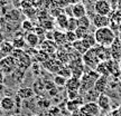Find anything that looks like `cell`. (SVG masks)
Wrapping results in <instances>:
<instances>
[{"mask_svg":"<svg viewBox=\"0 0 121 116\" xmlns=\"http://www.w3.org/2000/svg\"><path fill=\"white\" fill-rule=\"evenodd\" d=\"M100 108L95 102H90V103L83 104L81 108L78 109L80 116H98L100 114Z\"/></svg>","mask_w":121,"mask_h":116,"instance_id":"cell-5","label":"cell"},{"mask_svg":"<svg viewBox=\"0 0 121 116\" xmlns=\"http://www.w3.org/2000/svg\"><path fill=\"white\" fill-rule=\"evenodd\" d=\"M67 1H69V4H78V2H80V0H67Z\"/></svg>","mask_w":121,"mask_h":116,"instance_id":"cell-40","label":"cell"},{"mask_svg":"<svg viewBox=\"0 0 121 116\" xmlns=\"http://www.w3.org/2000/svg\"><path fill=\"white\" fill-rule=\"evenodd\" d=\"M100 77V75L95 69H90L87 72H84L83 76L81 77V89L82 92L86 93L87 90L92 89L94 87L96 79Z\"/></svg>","mask_w":121,"mask_h":116,"instance_id":"cell-2","label":"cell"},{"mask_svg":"<svg viewBox=\"0 0 121 116\" xmlns=\"http://www.w3.org/2000/svg\"><path fill=\"white\" fill-rule=\"evenodd\" d=\"M25 1H27V2H29V4H31L33 6H35V4H36V2H37L38 0H25Z\"/></svg>","mask_w":121,"mask_h":116,"instance_id":"cell-41","label":"cell"},{"mask_svg":"<svg viewBox=\"0 0 121 116\" xmlns=\"http://www.w3.org/2000/svg\"><path fill=\"white\" fill-rule=\"evenodd\" d=\"M94 38L96 41V45L110 48L117 37H116L114 31L110 27H104V28H98L95 30Z\"/></svg>","mask_w":121,"mask_h":116,"instance_id":"cell-1","label":"cell"},{"mask_svg":"<svg viewBox=\"0 0 121 116\" xmlns=\"http://www.w3.org/2000/svg\"><path fill=\"white\" fill-rule=\"evenodd\" d=\"M44 68L46 69V70H48L49 73H53V74H58V72L60 70V68L64 66V65L60 63V60H57L56 58H54L53 59L52 57L49 58V59L47 60V61H45L43 64Z\"/></svg>","mask_w":121,"mask_h":116,"instance_id":"cell-8","label":"cell"},{"mask_svg":"<svg viewBox=\"0 0 121 116\" xmlns=\"http://www.w3.org/2000/svg\"><path fill=\"white\" fill-rule=\"evenodd\" d=\"M53 40L55 41L57 46H64L67 44L66 41V36L63 30H55L54 35H53Z\"/></svg>","mask_w":121,"mask_h":116,"instance_id":"cell-20","label":"cell"},{"mask_svg":"<svg viewBox=\"0 0 121 116\" xmlns=\"http://www.w3.org/2000/svg\"><path fill=\"white\" fill-rule=\"evenodd\" d=\"M4 75L0 72V84H4Z\"/></svg>","mask_w":121,"mask_h":116,"instance_id":"cell-39","label":"cell"},{"mask_svg":"<svg viewBox=\"0 0 121 116\" xmlns=\"http://www.w3.org/2000/svg\"><path fill=\"white\" fill-rule=\"evenodd\" d=\"M19 97V98L22 99V100H25V99H29L31 97H34V89L31 88V87H22V88H19L17 90V94H16Z\"/></svg>","mask_w":121,"mask_h":116,"instance_id":"cell-19","label":"cell"},{"mask_svg":"<svg viewBox=\"0 0 121 116\" xmlns=\"http://www.w3.org/2000/svg\"><path fill=\"white\" fill-rule=\"evenodd\" d=\"M118 111H119V113H120V115H121V107L119 108V109H118Z\"/></svg>","mask_w":121,"mask_h":116,"instance_id":"cell-43","label":"cell"},{"mask_svg":"<svg viewBox=\"0 0 121 116\" xmlns=\"http://www.w3.org/2000/svg\"><path fill=\"white\" fill-rule=\"evenodd\" d=\"M25 40H26V44L28 47L36 48L39 44V36L35 34L34 31L26 32V35H25Z\"/></svg>","mask_w":121,"mask_h":116,"instance_id":"cell-18","label":"cell"},{"mask_svg":"<svg viewBox=\"0 0 121 116\" xmlns=\"http://www.w3.org/2000/svg\"><path fill=\"white\" fill-rule=\"evenodd\" d=\"M107 86H108V77L107 76H100L96 82L94 84V88L99 94H104V92L107 89Z\"/></svg>","mask_w":121,"mask_h":116,"instance_id":"cell-16","label":"cell"},{"mask_svg":"<svg viewBox=\"0 0 121 116\" xmlns=\"http://www.w3.org/2000/svg\"><path fill=\"white\" fill-rule=\"evenodd\" d=\"M25 52H26L27 55H29L30 57H36L37 56V54H38V50H37V49H36V48H33V47H28L26 49V50H25Z\"/></svg>","mask_w":121,"mask_h":116,"instance_id":"cell-35","label":"cell"},{"mask_svg":"<svg viewBox=\"0 0 121 116\" xmlns=\"http://www.w3.org/2000/svg\"><path fill=\"white\" fill-rule=\"evenodd\" d=\"M69 67L71 69V72H72V77L81 79V77L84 74V67H85V65L83 64L82 58L71 60L69 64Z\"/></svg>","mask_w":121,"mask_h":116,"instance_id":"cell-6","label":"cell"},{"mask_svg":"<svg viewBox=\"0 0 121 116\" xmlns=\"http://www.w3.org/2000/svg\"><path fill=\"white\" fill-rule=\"evenodd\" d=\"M13 50H15V47H13V43L9 41V40H4L0 46V52H2L4 56H10Z\"/></svg>","mask_w":121,"mask_h":116,"instance_id":"cell-23","label":"cell"},{"mask_svg":"<svg viewBox=\"0 0 121 116\" xmlns=\"http://www.w3.org/2000/svg\"><path fill=\"white\" fill-rule=\"evenodd\" d=\"M4 41V34L0 31V46H1V44Z\"/></svg>","mask_w":121,"mask_h":116,"instance_id":"cell-38","label":"cell"},{"mask_svg":"<svg viewBox=\"0 0 121 116\" xmlns=\"http://www.w3.org/2000/svg\"><path fill=\"white\" fill-rule=\"evenodd\" d=\"M78 27H82V28H85V29H89L91 24H92L91 19L87 17V15L82 18H80V19H78Z\"/></svg>","mask_w":121,"mask_h":116,"instance_id":"cell-28","label":"cell"},{"mask_svg":"<svg viewBox=\"0 0 121 116\" xmlns=\"http://www.w3.org/2000/svg\"><path fill=\"white\" fill-rule=\"evenodd\" d=\"M72 47L74 48V50H76V52H78V54H81L82 56L89 50V49L84 46V44H83V41L81 39H78L76 41H74V43L72 44Z\"/></svg>","mask_w":121,"mask_h":116,"instance_id":"cell-25","label":"cell"},{"mask_svg":"<svg viewBox=\"0 0 121 116\" xmlns=\"http://www.w3.org/2000/svg\"><path fill=\"white\" fill-rule=\"evenodd\" d=\"M8 4V0H0V7H4Z\"/></svg>","mask_w":121,"mask_h":116,"instance_id":"cell-37","label":"cell"},{"mask_svg":"<svg viewBox=\"0 0 121 116\" xmlns=\"http://www.w3.org/2000/svg\"><path fill=\"white\" fill-rule=\"evenodd\" d=\"M57 75H60V76L65 77L66 79H69V78L72 77V72H71V69H69V65H64V66L60 68V70L58 72Z\"/></svg>","mask_w":121,"mask_h":116,"instance_id":"cell-31","label":"cell"},{"mask_svg":"<svg viewBox=\"0 0 121 116\" xmlns=\"http://www.w3.org/2000/svg\"><path fill=\"white\" fill-rule=\"evenodd\" d=\"M91 21H92L93 26H94L96 29H98V28H104V27L110 26V17H109V16H101V15L94 13Z\"/></svg>","mask_w":121,"mask_h":116,"instance_id":"cell-9","label":"cell"},{"mask_svg":"<svg viewBox=\"0 0 121 116\" xmlns=\"http://www.w3.org/2000/svg\"><path fill=\"white\" fill-rule=\"evenodd\" d=\"M0 109H1V107H0Z\"/></svg>","mask_w":121,"mask_h":116,"instance_id":"cell-48","label":"cell"},{"mask_svg":"<svg viewBox=\"0 0 121 116\" xmlns=\"http://www.w3.org/2000/svg\"><path fill=\"white\" fill-rule=\"evenodd\" d=\"M72 15L74 18L80 19L87 15V9L85 8V6L82 2H78L75 4H72Z\"/></svg>","mask_w":121,"mask_h":116,"instance_id":"cell-13","label":"cell"},{"mask_svg":"<svg viewBox=\"0 0 121 116\" xmlns=\"http://www.w3.org/2000/svg\"><path fill=\"white\" fill-rule=\"evenodd\" d=\"M83 105V99H81V97H78L76 99H72V100H69L66 106H67V109L69 112H78V109L81 108V106Z\"/></svg>","mask_w":121,"mask_h":116,"instance_id":"cell-22","label":"cell"},{"mask_svg":"<svg viewBox=\"0 0 121 116\" xmlns=\"http://www.w3.org/2000/svg\"><path fill=\"white\" fill-rule=\"evenodd\" d=\"M40 49L52 57V55H55V54H56L57 49H58V46L55 44L54 40L45 39V40H43V41L40 43Z\"/></svg>","mask_w":121,"mask_h":116,"instance_id":"cell-10","label":"cell"},{"mask_svg":"<svg viewBox=\"0 0 121 116\" xmlns=\"http://www.w3.org/2000/svg\"><path fill=\"white\" fill-rule=\"evenodd\" d=\"M17 69V60L15 59L11 55L4 56L0 59V72L4 76H8Z\"/></svg>","mask_w":121,"mask_h":116,"instance_id":"cell-3","label":"cell"},{"mask_svg":"<svg viewBox=\"0 0 121 116\" xmlns=\"http://www.w3.org/2000/svg\"><path fill=\"white\" fill-rule=\"evenodd\" d=\"M69 18L64 12H62L60 16L55 18V24L60 30H66L67 29V24H69Z\"/></svg>","mask_w":121,"mask_h":116,"instance_id":"cell-21","label":"cell"},{"mask_svg":"<svg viewBox=\"0 0 121 116\" xmlns=\"http://www.w3.org/2000/svg\"><path fill=\"white\" fill-rule=\"evenodd\" d=\"M55 58H56L57 60H60L63 65H69V61H71V59H69V52H67L64 47H63V48H58V49H57L56 54H55Z\"/></svg>","mask_w":121,"mask_h":116,"instance_id":"cell-17","label":"cell"},{"mask_svg":"<svg viewBox=\"0 0 121 116\" xmlns=\"http://www.w3.org/2000/svg\"><path fill=\"white\" fill-rule=\"evenodd\" d=\"M78 39H83L87 34H89V29H85V28H82V27H78V29L74 31Z\"/></svg>","mask_w":121,"mask_h":116,"instance_id":"cell-33","label":"cell"},{"mask_svg":"<svg viewBox=\"0 0 121 116\" xmlns=\"http://www.w3.org/2000/svg\"><path fill=\"white\" fill-rule=\"evenodd\" d=\"M107 116H113V114L111 113V114H109V115H107Z\"/></svg>","mask_w":121,"mask_h":116,"instance_id":"cell-44","label":"cell"},{"mask_svg":"<svg viewBox=\"0 0 121 116\" xmlns=\"http://www.w3.org/2000/svg\"><path fill=\"white\" fill-rule=\"evenodd\" d=\"M82 60H83V64L85 65V66H87V67H90L91 69H95L96 66L101 63V60L99 59V56L96 54L95 47L89 49L82 56Z\"/></svg>","mask_w":121,"mask_h":116,"instance_id":"cell-4","label":"cell"},{"mask_svg":"<svg viewBox=\"0 0 121 116\" xmlns=\"http://www.w3.org/2000/svg\"><path fill=\"white\" fill-rule=\"evenodd\" d=\"M65 88L67 92H80L81 89V79L75 77H71L67 79Z\"/></svg>","mask_w":121,"mask_h":116,"instance_id":"cell-15","label":"cell"},{"mask_svg":"<svg viewBox=\"0 0 121 116\" xmlns=\"http://www.w3.org/2000/svg\"><path fill=\"white\" fill-rule=\"evenodd\" d=\"M65 36H66V41L69 44H73L74 41L78 40V37H76V35H75L74 31H69V30H66V31H65Z\"/></svg>","mask_w":121,"mask_h":116,"instance_id":"cell-34","label":"cell"},{"mask_svg":"<svg viewBox=\"0 0 121 116\" xmlns=\"http://www.w3.org/2000/svg\"><path fill=\"white\" fill-rule=\"evenodd\" d=\"M84 44V46L87 48V49H91L96 46V41H95V38H94V34H87L85 37L83 39H81Z\"/></svg>","mask_w":121,"mask_h":116,"instance_id":"cell-24","label":"cell"},{"mask_svg":"<svg viewBox=\"0 0 121 116\" xmlns=\"http://www.w3.org/2000/svg\"><path fill=\"white\" fill-rule=\"evenodd\" d=\"M66 82H67V79L60 75H55V77L53 78V83L56 87H65Z\"/></svg>","mask_w":121,"mask_h":116,"instance_id":"cell-27","label":"cell"},{"mask_svg":"<svg viewBox=\"0 0 121 116\" xmlns=\"http://www.w3.org/2000/svg\"><path fill=\"white\" fill-rule=\"evenodd\" d=\"M49 58H51V56H49L48 54H46L45 52H43L42 49L38 50V54H37V56H36V60H37L38 63H43V64L45 61H47Z\"/></svg>","mask_w":121,"mask_h":116,"instance_id":"cell-32","label":"cell"},{"mask_svg":"<svg viewBox=\"0 0 121 116\" xmlns=\"http://www.w3.org/2000/svg\"><path fill=\"white\" fill-rule=\"evenodd\" d=\"M17 60V68L18 69H22L24 72H26L27 69L29 68L30 66L33 65V61H31V57L29 55H27L26 52L22 55V56L19 57Z\"/></svg>","mask_w":121,"mask_h":116,"instance_id":"cell-12","label":"cell"},{"mask_svg":"<svg viewBox=\"0 0 121 116\" xmlns=\"http://www.w3.org/2000/svg\"><path fill=\"white\" fill-rule=\"evenodd\" d=\"M78 19L74 17H69V24H67V29L69 31H75L78 29Z\"/></svg>","mask_w":121,"mask_h":116,"instance_id":"cell-30","label":"cell"},{"mask_svg":"<svg viewBox=\"0 0 121 116\" xmlns=\"http://www.w3.org/2000/svg\"><path fill=\"white\" fill-rule=\"evenodd\" d=\"M0 107L4 112H10V111L15 109V107H16L15 98L11 97V96H4V97H2L0 99Z\"/></svg>","mask_w":121,"mask_h":116,"instance_id":"cell-11","label":"cell"},{"mask_svg":"<svg viewBox=\"0 0 121 116\" xmlns=\"http://www.w3.org/2000/svg\"><path fill=\"white\" fill-rule=\"evenodd\" d=\"M95 2H96V0H83L82 4L85 6V8H86V7H89V6L93 8V7H94V4H95Z\"/></svg>","mask_w":121,"mask_h":116,"instance_id":"cell-36","label":"cell"},{"mask_svg":"<svg viewBox=\"0 0 121 116\" xmlns=\"http://www.w3.org/2000/svg\"><path fill=\"white\" fill-rule=\"evenodd\" d=\"M4 84H0V92H2V90H4Z\"/></svg>","mask_w":121,"mask_h":116,"instance_id":"cell-42","label":"cell"},{"mask_svg":"<svg viewBox=\"0 0 121 116\" xmlns=\"http://www.w3.org/2000/svg\"><path fill=\"white\" fill-rule=\"evenodd\" d=\"M31 116H38V115H31Z\"/></svg>","mask_w":121,"mask_h":116,"instance_id":"cell-47","label":"cell"},{"mask_svg":"<svg viewBox=\"0 0 121 116\" xmlns=\"http://www.w3.org/2000/svg\"><path fill=\"white\" fill-rule=\"evenodd\" d=\"M22 30L26 31V32H31V31L35 30L34 24L31 22L30 19H26V20H24V21L22 22Z\"/></svg>","mask_w":121,"mask_h":116,"instance_id":"cell-29","label":"cell"},{"mask_svg":"<svg viewBox=\"0 0 121 116\" xmlns=\"http://www.w3.org/2000/svg\"><path fill=\"white\" fill-rule=\"evenodd\" d=\"M119 67H120V70H121V61H120V64H119Z\"/></svg>","mask_w":121,"mask_h":116,"instance_id":"cell-45","label":"cell"},{"mask_svg":"<svg viewBox=\"0 0 121 116\" xmlns=\"http://www.w3.org/2000/svg\"><path fill=\"white\" fill-rule=\"evenodd\" d=\"M15 116H22V115H15Z\"/></svg>","mask_w":121,"mask_h":116,"instance_id":"cell-46","label":"cell"},{"mask_svg":"<svg viewBox=\"0 0 121 116\" xmlns=\"http://www.w3.org/2000/svg\"><path fill=\"white\" fill-rule=\"evenodd\" d=\"M13 45L15 49H25V47L27 46L26 44V40H25V37H22V36H19V37H15L13 39Z\"/></svg>","mask_w":121,"mask_h":116,"instance_id":"cell-26","label":"cell"},{"mask_svg":"<svg viewBox=\"0 0 121 116\" xmlns=\"http://www.w3.org/2000/svg\"><path fill=\"white\" fill-rule=\"evenodd\" d=\"M96 104L99 106L100 111L102 112H107L110 109V106H111V100H110V97L107 96L105 94H100L98 99H96Z\"/></svg>","mask_w":121,"mask_h":116,"instance_id":"cell-14","label":"cell"},{"mask_svg":"<svg viewBox=\"0 0 121 116\" xmlns=\"http://www.w3.org/2000/svg\"><path fill=\"white\" fill-rule=\"evenodd\" d=\"M94 13L101 16H109L112 11V6L108 0H96L93 7Z\"/></svg>","mask_w":121,"mask_h":116,"instance_id":"cell-7","label":"cell"}]
</instances>
